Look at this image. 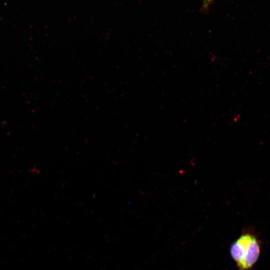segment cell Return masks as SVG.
<instances>
[{"label":"cell","instance_id":"6da1fadb","mask_svg":"<svg viewBox=\"0 0 270 270\" xmlns=\"http://www.w3.org/2000/svg\"><path fill=\"white\" fill-rule=\"evenodd\" d=\"M260 252L256 237L250 234H242L230 246V253L237 266H250L258 260Z\"/></svg>","mask_w":270,"mask_h":270},{"label":"cell","instance_id":"7a4b0ae2","mask_svg":"<svg viewBox=\"0 0 270 270\" xmlns=\"http://www.w3.org/2000/svg\"><path fill=\"white\" fill-rule=\"evenodd\" d=\"M214 0H204L202 6L204 8H206Z\"/></svg>","mask_w":270,"mask_h":270}]
</instances>
